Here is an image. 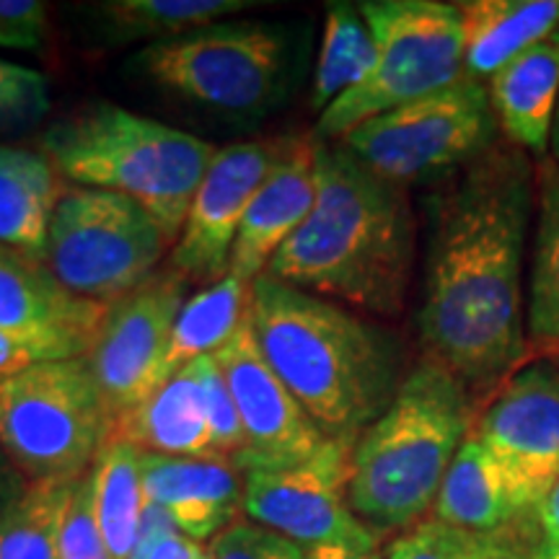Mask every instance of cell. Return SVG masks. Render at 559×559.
I'll list each match as a JSON object with an SVG mask.
<instances>
[{
  "mask_svg": "<svg viewBox=\"0 0 559 559\" xmlns=\"http://www.w3.org/2000/svg\"><path fill=\"white\" fill-rule=\"evenodd\" d=\"M536 218V169L495 145L438 200L417 330L428 358L472 394L506 386L531 358L523 262Z\"/></svg>",
  "mask_w": 559,
  "mask_h": 559,
  "instance_id": "6da1fadb",
  "label": "cell"
},
{
  "mask_svg": "<svg viewBox=\"0 0 559 559\" xmlns=\"http://www.w3.org/2000/svg\"><path fill=\"white\" fill-rule=\"evenodd\" d=\"M317 202L264 275L376 317H396L415 264V218L404 187L373 174L342 143L317 140Z\"/></svg>",
  "mask_w": 559,
  "mask_h": 559,
  "instance_id": "7a4b0ae2",
  "label": "cell"
},
{
  "mask_svg": "<svg viewBox=\"0 0 559 559\" xmlns=\"http://www.w3.org/2000/svg\"><path fill=\"white\" fill-rule=\"evenodd\" d=\"M249 321L280 381L317 428L347 449L407 379L396 334L270 275L251 283Z\"/></svg>",
  "mask_w": 559,
  "mask_h": 559,
  "instance_id": "3957f363",
  "label": "cell"
},
{
  "mask_svg": "<svg viewBox=\"0 0 559 559\" xmlns=\"http://www.w3.org/2000/svg\"><path fill=\"white\" fill-rule=\"evenodd\" d=\"M474 425V394L464 381L430 358L412 368L349 453L353 513L379 536L423 523Z\"/></svg>",
  "mask_w": 559,
  "mask_h": 559,
  "instance_id": "277c9868",
  "label": "cell"
},
{
  "mask_svg": "<svg viewBox=\"0 0 559 559\" xmlns=\"http://www.w3.org/2000/svg\"><path fill=\"white\" fill-rule=\"evenodd\" d=\"M39 145L60 177L135 200L174 243L218 153L207 140L107 102L55 122Z\"/></svg>",
  "mask_w": 559,
  "mask_h": 559,
  "instance_id": "5b68a950",
  "label": "cell"
},
{
  "mask_svg": "<svg viewBox=\"0 0 559 559\" xmlns=\"http://www.w3.org/2000/svg\"><path fill=\"white\" fill-rule=\"evenodd\" d=\"M115 417L86 355L0 376V445L29 485H68L91 472Z\"/></svg>",
  "mask_w": 559,
  "mask_h": 559,
  "instance_id": "8992f818",
  "label": "cell"
},
{
  "mask_svg": "<svg viewBox=\"0 0 559 559\" xmlns=\"http://www.w3.org/2000/svg\"><path fill=\"white\" fill-rule=\"evenodd\" d=\"M376 41L370 75L321 111L313 140L340 143L362 122L451 86L464 75V19L440 0H366L358 5Z\"/></svg>",
  "mask_w": 559,
  "mask_h": 559,
  "instance_id": "52a82bcc",
  "label": "cell"
},
{
  "mask_svg": "<svg viewBox=\"0 0 559 559\" xmlns=\"http://www.w3.org/2000/svg\"><path fill=\"white\" fill-rule=\"evenodd\" d=\"M128 66L185 102L243 120L283 102L290 47L280 26L218 21L179 39L145 45Z\"/></svg>",
  "mask_w": 559,
  "mask_h": 559,
  "instance_id": "ba28073f",
  "label": "cell"
},
{
  "mask_svg": "<svg viewBox=\"0 0 559 559\" xmlns=\"http://www.w3.org/2000/svg\"><path fill=\"white\" fill-rule=\"evenodd\" d=\"M498 130L487 83L461 75L436 94L362 122L340 143L381 179L407 190L464 171L498 145Z\"/></svg>",
  "mask_w": 559,
  "mask_h": 559,
  "instance_id": "9c48e42d",
  "label": "cell"
},
{
  "mask_svg": "<svg viewBox=\"0 0 559 559\" xmlns=\"http://www.w3.org/2000/svg\"><path fill=\"white\" fill-rule=\"evenodd\" d=\"M169 243L135 200L73 187L52 213L45 262L73 296L111 306L156 275Z\"/></svg>",
  "mask_w": 559,
  "mask_h": 559,
  "instance_id": "30bf717a",
  "label": "cell"
},
{
  "mask_svg": "<svg viewBox=\"0 0 559 559\" xmlns=\"http://www.w3.org/2000/svg\"><path fill=\"white\" fill-rule=\"evenodd\" d=\"M349 453L330 440L317 456L280 469L243 474V515L300 549H376L381 536L353 513L347 500Z\"/></svg>",
  "mask_w": 559,
  "mask_h": 559,
  "instance_id": "8fae6325",
  "label": "cell"
},
{
  "mask_svg": "<svg viewBox=\"0 0 559 559\" xmlns=\"http://www.w3.org/2000/svg\"><path fill=\"white\" fill-rule=\"evenodd\" d=\"M187 288L190 280L169 267L104 311L86 360L115 423L153 394Z\"/></svg>",
  "mask_w": 559,
  "mask_h": 559,
  "instance_id": "7c38bea8",
  "label": "cell"
},
{
  "mask_svg": "<svg viewBox=\"0 0 559 559\" xmlns=\"http://www.w3.org/2000/svg\"><path fill=\"white\" fill-rule=\"evenodd\" d=\"M485 449L502 466L528 515L539 508L559 477V368L555 360L523 366L495 391L474 425Z\"/></svg>",
  "mask_w": 559,
  "mask_h": 559,
  "instance_id": "4fadbf2b",
  "label": "cell"
},
{
  "mask_svg": "<svg viewBox=\"0 0 559 559\" xmlns=\"http://www.w3.org/2000/svg\"><path fill=\"white\" fill-rule=\"evenodd\" d=\"M213 360L241 419L243 449L234 461L241 474L300 464L330 443L257 347L249 311Z\"/></svg>",
  "mask_w": 559,
  "mask_h": 559,
  "instance_id": "5bb4252c",
  "label": "cell"
},
{
  "mask_svg": "<svg viewBox=\"0 0 559 559\" xmlns=\"http://www.w3.org/2000/svg\"><path fill=\"white\" fill-rule=\"evenodd\" d=\"M288 145L290 138L247 140L215 153L171 249V270L207 285L228 275L243 215Z\"/></svg>",
  "mask_w": 559,
  "mask_h": 559,
  "instance_id": "9a60e30c",
  "label": "cell"
},
{
  "mask_svg": "<svg viewBox=\"0 0 559 559\" xmlns=\"http://www.w3.org/2000/svg\"><path fill=\"white\" fill-rule=\"evenodd\" d=\"M104 311L107 306L73 296L45 260L0 247V332L81 358Z\"/></svg>",
  "mask_w": 559,
  "mask_h": 559,
  "instance_id": "2e32d148",
  "label": "cell"
},
{
  "mask_svg": "<svg viewBox=\"0 0 559 559\" xmlns=\"http://www.w3.org/2000/svg\"><path fill=\"white\" fill-rule=\"evenodd\" d=\"M313 138H290L288 151L264 179L243 215L228 275L241 283H254L264 275L272 257L283 249L296 230L309 218L317 202V169H313Z\"/></svg>",
  "mask_w": 559,
  "mask_h": 559,
  "instance_id": "e0dca14e",
  "label": "cell"
},
{
  "mask_svg": "<svg viewBox=\"0 0 559 559\" xmlns=\"http://www.w3.org/2000/svg\"><path fill=\"white\" fill-rule=\"evenodd\" d=\"M143 489L145 500L198 544L221 536L243 510V474L228 461L143 453Z\"/></svg>",
  "mask_w": 559,
  "mask_h": 559,
  "instance_id": "ac0fdd59",
  "label": "cell"
},
{
  "mask_svg": "<svg viewBox=\"0 0 559 559\" xmlns=\"http://www.w3.org/2000/svg\"><path fill=\"white\" fill-rule=\"evenodd\" d=\"M495 120L510 145L549 158L559 104V29L487 83Z\"/></svg>",
  "mask_w": 559,
  "mask_h": 559,
  "instance_id": "d6986e66",
  "label": "cell"
},
{
  "mask_svg": "<svg viewBox=\"0 0 559 559\" xmlns=\"http://www.w3.org/2000/svg\"><path fill=\"white\" fill-rule=\"evenodd\" d=\"M432 513L436 521L464 534L539 528V521L526 513L502 466L474 436V430L449 466Z\"/></svg>",
  "mask_w": 559,
  "mask_h": 559,
  "instance_id": "ffe728a7",
  "label": "cell"
},
{
  "mask_svg": "<svg viewBox=\"0 0 559 559\" xmlns=\"http://www.w3.org/2000/svg\"><path fill=\"white\" fill-rule=\"evenodd\" d=\"M143 453L174 459H215L200 362L179 370L140 407L115 423V432Z\"/></svg>",
  "mask_w": 559,
  "mask_h": 559,
  "instance_id": "44dd1931",
  "label": "cell"
},
{
  "mask_svg": "<svg viewBox=\"0 0 559 559\" xmlns=\"http://www.w3.org/2000/svg\"><path fill=\"white\" fill-rule=\"evenodd\" d=\"M464 19V75L489 83L502 68L559 29V0H469Z\"/></svg>",
  "mask_w": 559,
  "mask_h": 559,
  "instance_id": "7402d4cb",
  "label": "cell"
},
{
  "mask_svg": "<svg viewBox=\"0 0 559 559\" xmlns=\"http://www.w3.org/2000/svg\"><path fill=\"white\" fill-rule=\"evenodd\" d=\"M60 194L45 153L0 143V247L45 260Z\"/></svg>",
  "mask_w": 559,
  "mask_h": 559,
  "instance_id": "603a6c76",
  "label": "cell"
},
{
  "mask_svg": "<svg viewBox=\"0 0 559 559\" xmlns=\"http://www.w3.org/2000/svg\"><path fill=\"white\" fill-rule=\"evenodd\" d=\"M260 5V0H107L91 5L88 16L109 45H160Z\"/></svg>",
  "mask_w": 559,
  "mask_h": 559,
  "instance_id": "cb8c5ba5",
  "label": "cell"
},
{
  "mask_svg": "<svg viewBox=\"0 0 559 559\" xmlns=\"http://www.w3.org/2000/svg\"><path fill=\"white\" fill-rule=\"evenodd\" d=\"M531 355H559V164L536 166V228L526 298Z\"/></svg>",
  "mask_w": 559,
  "mask_h": 559,
  "instance_id": "d4e9b609",
  "label": "cell"
},
{
  "mask_svg": "<svg viewBox=\"0 0 559 559\" xmlns=\"http://www.w3.org/2000/svg\"><path fill=\"white\" fill-rule=\"evenodd\" d=\"M251 285L239 277L226 275L221 283L207 285L187 298L174 324L169 349L160 362L153 391L171 381L179 370L192 366L194 360L218 353L234 337L249 311Z\"/></svg>",
  "mask_w": 559,
  "mask_h": 559,
  "instance_id": "484cf974",
  "label": "cell"
},
{
  "mask_svg": "<svg viewBox=\"0 0 559 559\" xmlns=\"http://www.w3.org/2000/svg\"><path fill=\"white\" fill-rule=\"evenodd\" d=\"M94 513L111 559H130L145 513L143 451L111 436L91 466Z\"/></svg>",
  "mask_w": 559,
  "mask_h": 559,
  "instance_id": "4316f807",
  "label": "cell"
},
{
  "mask_svg": "<svg viewBox=\"0 0 559 559\" xmlns=\"http://www.w3.org/2000/svg\"><path fill=\"white\" fill-rule=\"evenodd\" d=\"M376 66V41L358 5L332 3L326 11L324 39L313 70L311 107L326 111L334 102L358 88Z\"/></svg>",
  "mask_w": 559,
  "mask_h": 559,
  "instance_id": "83f0119b",
  "label": "cell"
},
{
  "mask_svg": "<svg viewBox=\"0 0 559 559\" xmlns=\"http://www.w3.org/2000/svg\"><path fill=\"white\" fill-rule=\"evenodd\" d=\"M68 485H29L16 506L0 513V559H60V526Z\"/></svg>",
  "mask_w": 559,
  "mask_h": 559,
  "instance_id": "f1b7e54d",
  "label": "cell"
},
{
  "mask_svg": "<svg viewBox=\"0 0 559 559\" xmlns=\"http://www.w3.org/2000/svg\"><path fill=\"white\" fill-rule=\"evenodd\" d=\"M50 111V83L41 73L0 58V124L26 128Z\"/></svg>",
  "mask_w": 559,
  "mask_h": 559,
  "instance_id": "f546056e",
  "label": "cell"
},
{
  "mask_svg": "<svg viewBox=\"0 0 559 559\" xmlns=\"http://www.w3.org/2000/svg\"><path fill=\"white\" fill-rule=\"evenodd\" d=\"M202 391H205V409L210 423V438H213V451L218 461L234 464L243 449V428L239 412H236L234 396H230L228 383L223 379L221 368L215 366L213 355L200 358Z\"/></svg>",
  "mask_w": 559,
  "mask_h": 559,
  "instance_id": "4dcf8cb0",
  "label": "cell"
},
{
  "mask_svg": "<svg viewBox=\"0 0 559 559\" xmlns=\"http://www.w3.org/2000/svg\"><path fill=\"white\" fill-rule=\"evenodd\" d=\"M60 559H111L94 513L91 474L73 481L66 519L60 526Z\"/></svg>",
  "mask_w": 559,
  "mask_h": 559,
  "instance_id": "1f68e13d",
  "label": "cell"
},
{
  "mask_svg": "<svg viewBox=\"0 0 559 559\" xmlns=\"http://www.w3.org/2000/svg\"><path fill=\"white\" fill-rule=\"evenodd\" d=\"M210 559H306V549L251 521H236L210 542Z\"/></svg>",
  "mask_w": 559,
  "mask_h": 559,
  "instance_id": "d6a6232c",
  "label": "cell"
},
{
  "mask_svg": "<svg viewBox=\"0 0 559 559\" xmlns=\"http://www.w3.org/2000/svg\"><path fill=\"white\" fill-rule=\"evenodd\" d=\"M130 559H210V551L202 549V544L181 536L174 521L158 506L145 502L138 544Z\"/></svg>",
  "mask_w": 559,
  "mask_h": 559,
  "instance_id": "836d02e7",
  "label": "cell"
},
{
  "mask_svg": "<svg viewBox=\"0 0 559 559\" xmlns=\"http://www.w3.org/2000/svg\"><path fill=\"white\" fill-rule=\"evenodd\" d=\"M466 534L436 519H425L389 544L383 559H461Z\"/></svg>",
  "mask_w": 559,
  "mask_h": 559,
  "instance_id": "e575fe53",
  "label": "cell"
},
{
  "mask_svg": "<svg viewBox=\"0 0 559 559\" xmlns=\"http://www.w3.org/2000/svg\"><path fill=\"white\" fill-rule=\"evenodd\" d=\"M47 39V5L39 0H0V47L39 50Z\"/></svg>",
  "mask_w": 559,
  "mask_h": 559,
  "instance_id": "d590c367",
  "label": "cell"
},
{
  "mask_svg": "<svg viewBox=\"0 0 559 559\" xmlns=\"http://www.w3.org/2000/svg\"><path fill=\"white\" fill-rule=\"evenodd\" d=\"M531 534H534V528H510L500 531V534H466L461 559H534V544L539 536Z\"/></svg>",
  "mask_w": 559,
  "mask_h": 559,
  "instance_id": "8d00e7d4",
  "label": "cell"
},
{
  "mask_svg": "<svg viewBox=\"0 0 559 559\" xmlns=\"http://www.w3.org/2000/svg\"><path fill=\"white\" fill-rule=\"evenodd\" d=\"M70 355L58 347L41 345V342H29L11 334L0 332V376L19 373V370L34 366L41 360H66Z\"/></svg>",
  "mask_w": 559,
  "mask_h": 559,
  "instance_id": "74e56055",
  "label": "cell"
},
{
  "mask_svg": "<svg viewBox=\"0 0 559 559\" xmlns=\"http://www.w3.org/2000/svg\"><path fill=\"white\" fill-rule=\"evenodd\" d=\"M26 489H29V481L24 479V474L16 469V464H13L9 453L0 445V513L16 506L26 495Z\"/></svg>",
  "mask_w": 559,
  "mask_h": 559,
  "instance_id": "f35d334b",
  "label": "cell"
},
{
  "mask_svg": "<svg viewBox=\"0 0 559 559\" xmlns=\"http://www.w3.org/2000/svg\"><path fill=\"white\" fill-rule=\"evenodd\" d=\"M539 536L559 547V477L539 508Z\"/></svg>",
  "mask_w": 559,
  "mask_h": 559,
  "instance_id": "ab89813d",
  "label": "cell"
},
{
  "mask_svg": "<svg viewBox=\"0 0 559 559\" xmlns=\"http://www.w3.org/2000/svg\"><path fill=\"white\" fill-rule=\"evenodd\" d=\"M306 559H383L381 547L349 549V547H319L306 549Z\"/></svg>",
  "mask_w": 559,
  "mask_h": 559,
  "instance_id": "60d3db41",
  "label": "cell"
},
{
  "mask_svg": "<svg viewBox=\"0 0 559 559\" xmlns=\"http://www.w3.org/2000/svg\"><path fill=\"white\" fill-rule=\"evenodd\" d=\"M534 559H559V547L539 536L534 544Z\"/></svg>",
  "mask_w": 559,
  "mask_h": 559,
  "instance_id": "b9f144b4",
  "label": "cell"
},
{
  "mask_svg": "<svg viewBox=\"0 0 559 559\" xmlns=\"http://www.w3.org/2000/svg\"><path fill=\"white\" fill-rule=\"evenodd\" d=\"M549 158L559 164V104H557V117H555V128H551V143H549Z\"/></svg>",
  "mask_w": 559,
  "mask_h": 559,
  "instance_id": "7bdbcfd3",
  "label": "cell"
},
{
  "mask_svg": "<svg viewBox=\"0 0 559 559\" xmlns=\"http://www.w3.org/2000/svg\"><path fill=\"white\" fill-rule=\"evenodd\" d=\"M555 366L559 368V355H555Z\"/></svg>",
  "mask_w": 559,
  "mask_h": 559,
  "instance_id": "ee69618b",
  "label": "cell"
}]
</instances>
